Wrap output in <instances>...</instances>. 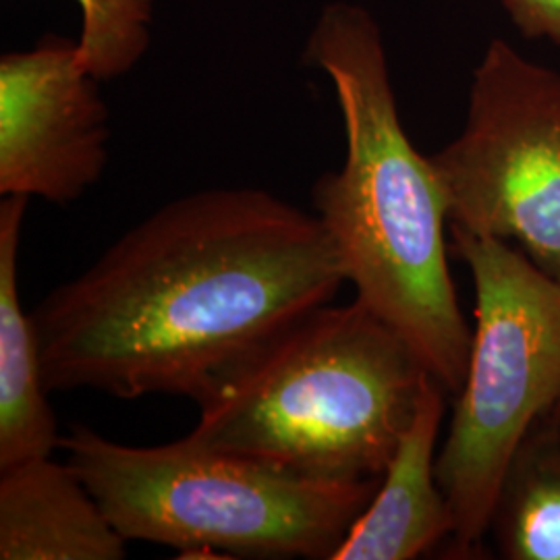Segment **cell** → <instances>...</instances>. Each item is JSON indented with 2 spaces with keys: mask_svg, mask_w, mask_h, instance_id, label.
<instances>
[{
  "mask_svg": "<svg viewBox=\"0 0 560 560\" xmlns=\"http://www.w3.org/2000/svg\"><path fill=\"white\" fill-rule=\"evenodd\" d=\"M345 282L320 219L264 189L168 201L32 312L46 388L200 405Z\"/></svg>",
  "mask_w": 560,
  "mask_h": 560,
  "instance_id": "obj_1",
  "label": "cell"
},
{
  "mask_svg": "<svg viewBox=\"0 0 560 560\" xmlns=\"http://www.w3.org/2000/svg\"><path fill=\"white\" fill-rule=\"evenodd\" d=\"M305 59L332 83L347 141L340 171L314 185L316 217L358 301L457 395L474 330L448 268V200L432 159L418 152L400 122L378 21L355 2L326 4Z\"/></svg>",
  "mask_w": 560,
  "mask_h": 560,
  "instance_id": "obj_2",
  "label": "cell"
},
{
  "mask_svg": "<svg viewBox=\"0 0 560 560\" xmlns=\"http://www.w3.org/2000/svg\"><path fill=\"white\" fill-rule=\"evenodd\" d=\"M430 376L370 307L330 301L235 368L183 439L303 480H382Z\"/></svg>",
  "mask_w": 560,
  "mask_h": 560,
  "instance_id": "obj_3",
  "label": "cell"
},
{
  "mask_svg": "<svg viewBox=\"0 0 560 560\" xmlns=\"http://www.w3.org/2000/svg\"><path fill=\"white\" fill-rule=\"evenodd\" d=\"M60 451L127 540L243 559L335 560L382 480H303L180 439L108 441L71 425Z\"/></svg>",
  "mask_w": 560,
  "mask_h": 560,
  "instance_id": "obj_4",
  "label": "cell"
},
{
  "mask_svg": "<svg viewBox=\"0 0 560 560\" xmlns=\"http://www.w3.org/2000/svg\"><path fill=\"white\" fill-rule=\"evenodd\" d=\"M476 289V330L436 480L453 515L451 552L474 559L504 471L527 432L560 421V282L506 241L451 231Z\"/></svg>",
  "mask_w": 560,
  "mask_h": 560,
  "instance_id": "obj_5",
  "label": "cell"
},
{
  "mask_svg": "<svg viewBox=\"0 0 560 560\" xmlns=\"http://www.w3.org/2000/svg\"><path fill=\"white\" fill-rule=\"evenodd\" d=\"M451 231L506 241L560 282V73L492 40L459 138L430 156Z\"/></svg>",
  "mask_w": 560,
  "mask_h": 560,
  "instance_id": "obj_6",
  "label": "cell"
},
{
  "mask_svg": "<svg viewBox=\"0 0 560 560\" xmlns=\"http://www.w3.org/2000/svg\"><path fill=\"white\" fill-rule=\"evenodd\" d=\"M108 108L78 42L44 36L0 59V194L67 206L108 162Z\"/></svg>",
  "mask_w": 560,
  "mask_h": 560,
  "instance_id": "obj_7",
  "label": "cell"
},
{
  "mask_svg": "<svg viewBox=\"0 0 560 560\" xmlns=\"http://www.w3.org/2000/svg\"><path fill=\"white\" fill-rule=\"evenodd\" d=\"M444 386L430 376L372 502L335 560H413L453 534L451 506L436 480Z\"/></svg>",
  "mask_w": 560,
  "mask_h": 560,
  "instance_id": "obj_8",
  "label": "cell"
},
{
  "mask_svg": "<svg viewBox=\"0 0 560 560\" xmlns=\"http://www.w3.org/2000/svg\"><path fill=\"white\" fill-rule=\"evenodd\" d=\"M127 541L67 460L0 469V560H120Z\"/></svg>",
  "mask_w": 560,
  "mask_h": 560,
  "instance_id": "obj_9",
  "label": "cell"
},
{
  "mask_svg": "<svg viewBox=\"0 0 560 560\" xmlns=\"http://www.w3.org/2000/svg\"><path fill=\"white\" fill-rule=\"evenodd\" d=\"M30 198L0 203V469L21 460L52 457L59 448L57 418L48 405L40 345L18 287L21 231Z\"/></svg>",
  "mask_w": 560,
  "mask_h": 560,
  "instance_id": "obj_10",
  "label": "cell"
},
{
  "mask_svg": "<svg viewBox=\"0 0 560 560\" xmlns=\"http://www.w3.org/2000/svg\"><path fill=\"white\" fill-rule=\"evenodd\" d=\"M499 557L560 560V421H541L523 439L490 515Z\"/></svg>",
  "mask_w": 560,
  "mask_h": 560,
  "instance_id": "obj_11",
  "label": "cell"
},
{
  "mask_svg": "<svg viewBox=\"0 0 560 560\" xmlns=\"http://www.w3.org/2000/svg\"><path fill=\"white\" fill-rule=\"evenodd\" d=\"M81 11L78 55L98 81L129 73L148 52L156 0H75Z\"/></svg>",
  "mask_w": 560,
  "mask_h": 560,
  "instance_id": "obj_12",
  "label": "cell"
},
{
  "mask_svg": "<svg viewBox=\"0 0 560 560\" xmlns=\"http://www.w3.org/2000/svg\"><path fill=\"white\" fill-rule=\"evenodd\" d=\"M502 7L521 36L560 48V0H502Z\"/></svg>",
  "mask_w": 560,
  "mask_h": 560,
  "instance_id": "obj_13",
  "label": "cell"
}]
</instances>
